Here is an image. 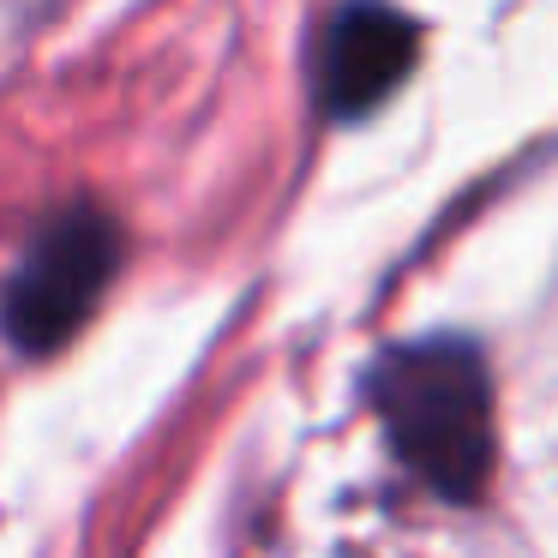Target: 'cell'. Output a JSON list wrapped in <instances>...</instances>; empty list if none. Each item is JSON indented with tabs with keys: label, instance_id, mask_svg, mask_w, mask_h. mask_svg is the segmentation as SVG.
<instances>
[{
	"label": "cell",
	"instance_id": "obj_1",
	"mask_svg": "<svg viewBox=\"0 0 558 558\" xmlns=\"http://www.w3.org/2000/svg\"><path fill=\"white\" fill-rule=\"evenodd\" d=\"M373 409L397 445L402 469H414L438 498L462 505L493 474V378L474 342L426 337L390 349L373 373Z\"/></svg>",
	"mask_w": 558,
	"mask_h": 558
},
{
	"label": "cell",
	"instance_id": "obj_2",
	"mask_svg": "<svg viewBox=\"0 0 558 558\" xmlns=\"http://www.w3.org/2000/svg\"><path fill=\"white\" fill-rule=\"evenodd\" d=\"M121 265V229L109 222V210L73 205L31 241V253L19 258L13 282L0 294V325L13 337V349L25 354H54L85 330V318L97 313L102 289L114 282Z\"/></svg>",
	"mask_w": 558,
	"mask_h": 558
},
{
	"label": "cell",
	"instance_id": "obj_3",
	"mask_svg": "<svg viewBox=\"0 0 558 558\" xmlns=\"http://www.w3.org/2000/svg\"><path fill=\"white\" fill-rule=\"evenodd\" d=\"M414 54H421V31L397 7H385V0L342 7L325 31V49H318V102H325V114H337V121L373 114L414 73Z\"/></svg>",
	"mask_w": 558,
	"mask_h": 558
}]
</instances>
